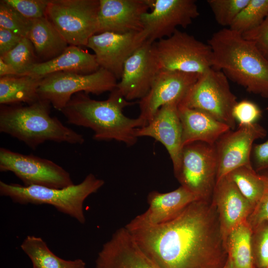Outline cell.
<instances>
[{"label":"cell","mask_w":268,"mask_h":268,"mask_svg":"<svg viewBox=\"0 0 268 268\" xmlns=\"http://www.w3.org/2000/svg\"><path fill=\"white\" fill-rule=\"evenodd\" d=\"M41 79L29 75L0 77V105H16L21 103L29 105L39 100L38 89Z\"/></svg>","instance_id":"cell-24"},{"label":"cell","mask_w":268,"mask_h":268,"mask_svg":"<svg viewBox=\"0 0 268 268\" xmlns=\"http://www.w3.org/2000/svg\"><path fill=\"white\" fill-rule=\"evenodd\" d=\"M252 229L247 221L234 228L227 236L226 245L232 268H254L251 246Z\"/></svg>","instance_id":"cell-26"},{"label":"cell","mask_w":268,"mask_h":268,"mask_svg":"<svg viewBox=\"0 0 268 268\" xmlns=\"http://www.w3.org/2000/svg\"><path fill=\"white\" fill-rule=\"evenodd\" d=\"M261 173L265 181L263 196L247 219L252 229L261 223L268 221V170Z\"/></svg>","instance_id":"cell-35"},{"label":"cell","mask_w":268,"mask_h":268,"mask_svg":"<svg viewBox=\"0 0 268 268\" xmlns=\"http://www.w3.org/2000/svg\"><path fill=\"white\" fill-rule=\"evenodd\" d=\"M18 75L14 68L0 58V77Z\"/></svg>","instance_id":"cell-39"},{"label":"cell","mask_w":268,"mask_h":268,"mask_svg":"<svg viewBox=\"0 0 268 268\" xmlns=\"http://www.w3.org/2000/svg\"><path fill=\"white\" fill-rule=\"evenodd\" d=\"M178 110L183 146L197 141L214 145L223 134L231 130L228 125L203 111L181 104L178 105Z\"/></svg>","instance_id":"cell-21"},{"label":"cell","mask_w":268,"mask_h":268,"mask_svg":"<svg viewBox=\"0 0 268 268\" xmlns=\"http://www.w3.org/2000/svg\"><path fill=\"white\" fill-rule=\"evenodd\" d=\"M217 171L215 144L197 141L183 146L180 167L174 175L181 186L198 200L211 201Z\"/></svg>","instance_id":"cell-10"},{"label":"cell","mask_w":268,"mask_h":268,"mask_svg":"<svg viewBox=\"0 0 268 268\" xmlns=\"http://www.w3.org/2000/svg\"><path fill=\"white\" fill-rule=\"evenodd\" d=\"M128 230L159 268H225L228 262L226 241L211 200H196L165 223Z\"/></svg>","instance_id":"cell-1"},{"label":"cell","mask_w":268,"mask_h":268,"mask_svg":"<svg viewBox=\"0 0 268 268\" xmlns=\"http://www.w3.org/2000/svg\"><path fill=\"white\" fill-rule=\"evenodd\" d=\"M147 209L133 218L125 227L128 230L162 224L178 216L189 204L199 200L182 186L168 193L156 191L147 196Z\"/></svg>","instance_id":"cell-19"},{"label":"cell","mask_w":268,"mask_h":268,"mask_svg":"<svg viewBox=\"0 0 268 268\" xmlns=\"http://www.w3.org/2000/svg\"><path fill=\"white\" fill-rule=\"evenodd\" d=\"M99 0H49L45 16L68 45L86 46L98 33Z\"/></svg>","instance_id":"cell-6"},{"label":"cell","mask_w":268,"mask_h":268,"mask_svg":"<svg viewBox=\"0 0 268 268\" xmlns=\"http://www.w3.org/2000/svg\"><path fill=\"white\" fill-rule=\"evenodd\" d=\"M251 246L254 262L259 268H268V221L252 229Z\"/></svg>","instance_id":"cell-32"},{"label":"cell","mask_w":268,"mask_h":268,"mask_svg":"<svg viewBox=\"0 0 268 268\" xmlns=\"http://www.w3.org/2000/svg\"><path fill=\"white\" fill-rule=\"evenodd\" d=\"M226 176L255 207L261 200L265 189L263 175L256 172L253 166H244L234 169Z\"/></svg>","instance_id":"cell-27"},{"label":"cell","mask_w":268,"mask_h":268,"mask_svg":"<svg viewBox=\"0 0 268 268\" xmlns=\"http://www.w3.org/2000/svg\"><path fill=\"white\" fill-rule=\"evenodd\" d=\"M232 115L239 126H246L257 123L262 116V111L254 102L243 100L235 105Z\"/></svg>","instance_id":"cell-34"},{"label":"cell","mask_w":268,"mask_h":268,"mask_svg":"<svg viewBox=\"0 0 268 268\" xmlns=\"http://www.w3.org/2000/svg\"><path fill=\"white\" fill-rule=\"evenodd\" d=\"M250 0H208L217 23L221 26H230L233 21L248 3Z\"/></svg>","instance_id":"cell-31"},{"label":"cell","mask_w":268,"mask_h":268,"mask_svg":"<svg viewBox=\"0 0 268 268\" xmlns=\"http://www.w3.org/2000/svg\"><path fill=\"white\" fill-rule=\"evenodd\" d=\"M51 106L48 101L41 99L26 106L0 105V132L33 149L47 141L82 144V135L51 116Z\"/></svg>","instance_id":"cell-4"},{"label":"cell","mask_w":268,"mask_h":268,"mask_svg":"<svg viewBox=\"0 0 268 268\" xmlns=\"http://www.w3.org/2000/svg\"><path fill=\"white\" fill-rule=\"evenodd\" d=\"M146 41L143 31L127 33L105 32L93 35L86 47L94 52L100 67L120 80L126 61Z\"/></svg>","instance_id":"cell-15"},{"label":"cell","mask_w":268,"mask_h":268,"mask_svg":"<svg viewBox=\"0 0 268 268\" xmlns=\"http://www.w3.org/2000/svg\"><path fill=\"white\" fill-rule=\"evenodd\" d=\"M266 135V130L257 123L239 126L237 130L223 134L215 144L217 159L216 181L236 168L253 166L251 153L254 142Z\"/></svg>","instance_id":"cell-13"},{"label":"cell","mask_w":268,"mask_h":268,"mask_svg":"<svg viewBox=\"0 0 268 268\" xmlns=\"http://www.w3.org/2000/svg\"><path fill=\"white\" fill-rule=\"evenodd\" d=\"M200 15L194 0H153L150 12L143 14V31L153 43L168 37L178 26L186 28Z\"/></svg>","instance_id":"cell-12"},{"label":"cell","mask_w":268,"mask_h":268,"mask_svg":"<svg viewBox=\"0 0 268 268\" xmlns=\"http://www.w3.org/2000/svg\"><path fill=\"white\" fill-rule=\"evenodd\" d=\"M28 38L38 59L46 62L60 55L68 44L59 31L44 16L32 20Z\"/></svg>","instance_id":"cell-23"},{"label":"cell","mask_w":268,"mask_h":268,"mask_svg":"<svg viewBox=\"0 0 268 268\" xmlns=\"http://www.w3.org/2000/svg\"><path fill=\"white\" fill-rule=\"evenodd\" d=\"M33 268H35V267H33Z\"/></svg>","instance_id":"cell-41"},{"label":"cell","mask_w":268,"mask_h":268,"mask_svg":"<svg viewBox=\"0 0 268 268\" xmlns=\"http://www.w3.org/2000/svg\"><path fill=\"white\" fill-rule=\"evenodd\" d=\"M98 33L139 32L142 16L151 9L153 0H99Z\"/></svg>","instance_id":"cell-17"},{"label":"cell","mask_w":268,"mask_h":268,"mask_svg":"<svg viewBox=\"0 0 268 268\" xmlns=\"http://www.w3.org/2000/svg\"><path fill=\"white\" fill-rule=\"evenodd\" d=\"M268 16V0H250L229 28L243 34L259 26Z\"/></svg>","instance_id":"cell-28"},{"label":"cell","mask_w":268,"mask_h":268,"mask_svg":"<svg viewBox=\"0 0 268 268\" xmlns=\"http://www.w3.org/2000/svg\"><path fill=\"white\" fill-rule=\"evenodd\" d=\"M32 20L27 18L3 0L0 1V27L28 38Z\"/></svg>","instance_id":"cell-30"},{"label":"cell","mask_w":268,"mask_h":268,"mask_svg":"<svg viewBox=\"0 0 268 268\" xmlns=\"http://www.w3.org/2000/svg\"><path fill=\"white\" fill-rule=\"evenodd\" d=\"M160 70L153 43L146 41L125 63L116 88L127 101L141 99L149 92Z\"/></svg>","instance_id":"cell-16"},{"label":"cell","mask_w":268,"mask_h":268,"mask_svg":"<svg viewBox=\"0 0 268 268\" xmlns=\"http://www.w3.org/2000/svg\"><path fill=\"white\" fill-rule=\"evenodd\" d=\"M212 68L249 92L268 98V60L254 43L229 28L214 33L207 42Z\"/></svg>","instance_id":"cell-3"},{"label":"cell","mask_w":268,"mask_h":268,"mask_svg":"<svg viewBox=\"0 0 268 268\" xmlns=\"http://www.w3.org/2000/svg\"><path fill=\"white\" fill-rule=\"evenodd\" d=\"M237 102L225 74L211 68L200 75L179 104L203 111L234 130L232 111Z\"/></svg>","instance_id":"cell-8"},{"label":"cell","mask_w":268,"mask_h":268,"mask_svg":"<svg viewBox=\"0 0 268 268\" xmlns=\"http://www.w3.org/2000/svg\"><path fill=\"white\" fill-rule=\"evenodd\" d=\"M0 58L11 65L18 75H25L34 64L39 63L33 45L28 38H23L14 49Z\"/></svg>","instance_id":"cell-29"},{"label":"cell","mask_w":268,"mask_h":268,"mask_svg":"<svg viewBox=\"0 0 268 268\" xmlns=\"http://www.w3.org/2000/svg\"><path fill=\"white\" fill-rule=\"evenodd\" d=\"M22 38L10 30L0 27V56L14 49Z\"/></svg>","instance_id":"cell-38"},{"label":"cell","mask_w":268,"mask_h":268,"mask_svg":"<svg viewBox=\"0 0 268 268\" xmlns=\"http://www.w3.org/2000/svg\"><path fill=\"white\" fill-rule=\"evenodd\" d=\"M134 104L115 88L105 100L92 99L83 92L76 93L61 112L68 124L91 129L95 140H115L132 146L137 140L136 129L144 126L139 117L130 118L123 113L126 107Z\"/></svg>","instance_id":"cell-2"},{"label":"cell","mask_w":268,"mask_h":268,"mask_svg":"<svg viewBox=\"0 0 268 268\" xmlns=\"http://www.w3.org/2000/svg\"><path fill=\"white\" fill-rule=\"evenodd\" d=\"M200 75L197 73L160 70L148 93L139 102L138 117L143 121L144 126L162 106L172 103L179 105Z\"/></svg>","instance_id":"cell-14"},{"label":"cell","mask_w":268,"mask_h":268,"mask_svg":"<svg viewBox=\"0 0 268 268\" xmlns=\"http://www.w3.org/2000/svg\"><path fill=\"white\" fill-rule=\"evenodd\" d=\"M178 106L172 103L162 106L146 126L137 128L135 132L137 138L150 137L164 145L172 160L174 174L180 167L183 147Z\"/></svg>","instance_id":"cell-18"},{"label":"cell","mask_w":268,"mask_h":268,"mask_svg":"<svg viewBox=\"0 0 268 268\" xmlns=\"http://www.w3.org/2000/svg\"><path fill=\"white\" fill-rule=\"evenodd\" d=\"M161 70L202 74L212 68L208 44L177 29L170 36L153 43Z\"/></svg>","instance_id":"cell-9"},{"label":"cell","mask_w":268,"mask_h":268,"mask_svg":"<svg viewBox=\"0 0 268 268\" xmlns=\"http://www.w3.org/2000/svg\"><path fill=\"white\" fill-rule=\"evenodd\" d=\"M242 35L244 38L254 43L268 60V16L257 27Z\"/></svg>","instance_id":"cell-36"},{"label":"cell","mask_w":268,"mask_h":268,"mask_svg":"<svg viewBox=\"0 0 268 268\" xmlns=\"http://www.w3.org/2000/svg\"><path fill=\"white\" fill-rule=\"evenodd\" d=\"M211 201L215 205L224 239L247 221L254 207L226 176L216 181Z\"/></svg>","instance_id":"cell-20"},{"label":"cell","mask_w":268,"mask_h":268,"mask_svg":"<svg viewBox=\"0 0 268 268\" xmlns=\"http://www.w3.org/2000/svg\"><path fill=\"white\" fill-rule=\"evenodd\" d=\"M104 180L92 173L79 184L62 189L40 186H25L0 181V194L21 204H49L58 211L76 220L86 222L83 203L90 195L96 193L104 184Z\"/></svg>","instance_id":"cell-5"},{"label":"cell","mask_w":268,"mask_h":268,"mask_svg":"<svg viewBox=\"0 0 268 268\" xmlns=\"http://www.w3.org/2000/svg\"><path fill=\"white\" fill-rule=\"evenodd\" d=\"M20 248L35 268H86L85 262L81 259L66 260L57 256L39 237L27 236Z\"/></svg>","instance_id":"cell-25"},{"label":"cell","mask_w":268,"mask_h":268,"mask_svg":"<svg viewBox=\"0 0 268 268\" xmlns=\"http://www.w3.org/2000/svg\"><path fill=\"white\" fill-rule=\"evenodd\" d=\"M117 83L115 76L102 67L89 74L59 72L42 78L38 94L39 99L48 101L61 111L74 94L83 92L99 95L111 92Z\"/></svg>","instance_id":"cell-7"},{"label":"cell","mask_w":268,"mask_h":268,"mask_svg":"<svg viewBox=\"0 0 268 268\" xmlns=\"http://www.w3.org/2000/svg\"><path fill=\"white\" fill-rule=\"evenodd\" d=\"M0 171L13 173L25 186L62 189L74 185L70 174L54 162L0 148Z\"/></svg>","instance_id":"cell-11"},{"label":"cell","mask_w":268,"mask_h":268,"mask_svg":"<svg viewBox=\"0 0 268 268\" xmlns=\"http://www.w3.org/2000/svg\"><path fill=\"white\" fill-rule=\"evenodd\" d=\"M251 162L255 170L259 173L268 170V139L263 143L254 144Z\"/></svg>","instance_id":"cell-37"},{"label":"cell","mask_w":268,"mask_h":268,"mask_svg":"<svg viewBox=\"0 0 268 268\" xmlns=\"http://www.w3.org/2000/svg\"><path fill=\"white\" fill-rule=\"evenodd\" d=\"M100 67L94 54H90L80 47L69 45L56 58L34 64L25 75L42 78L59 72L89 74Z\"/></svg>","instance_id":"cell-22"},{"label":"cell","mask_w":268,"mask_h":268,"mask_svg":"<svg viewBox=\"0 0 268 268\" xmlns=\"http://www.w3.org/2000/svg\"><path fill=\"white\" fill-rule=\"evenodd\" d=\"M18 12L31 20L45 16L49 0H3Z\"/></svg>","instance_id":"cell-33"},{"label":"cell","mask_w":268,"mask_h":268,"mask_svg":"<svg viewBox=\"0 0 268 268\" xmlns=\"http://www.w3.org/2000/svg\"><path fill=\"white\" fill-rule=\"evenodd\" d=\"M267 110H268V107L267 108Z\"/></svg>","instance_id":"cell-40"}]
</instances>
